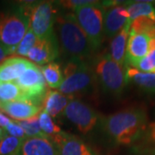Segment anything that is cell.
Masks as SVG:
<instances>
[{"instance_id":"cell-8","label":"cell","mask_w":155,"mask_h":155,"mask_svg":"<svg viewBox=\"0 0 155 155\" xmlns=\"http://www.w3.org/2000/svg\"><path fill=\"white\" fill-rule=\"evenodd\" d=\"M63 114L82 134L92 131L98 122L97 113L88 104L78 99L71 100Z\"/></svg>"},{"instance_id":"cell-14","label":"cell","mask_w":155,"mask_h":155,"mask_svg":"<svg viewBox=\"0 0 155 155\" xmlns=\"http://www.w3.org/2000/svg\"><path fill=\"white\" fill-rule=\"evenodd\" d=\"M151 37L146 34L129 32L126 51L125 67H132L136 61L147 54L150 50Z\"/></svg>"},{"instance_id":"cell-34","label":"cell","mask_w":155,"mask_h":155,"mask_svg":"<svg viewBox=\"0 0 155 155\" xmlns=\"http://www.w3.org/2000/svg\"><path fill=\"white\" fill-rule=\"evenodd\" d=\"M5 133V132L3 130V128H0V143H1V140H2V139H3V136H4Z\"/></svg>"},{"instance_id":"cell-13","label":"cell","mask_w":155,"mask_h":155,"mask_svg":"<svg viewBox=\"0 0 155 155\" xmlns=\"http://www.w3.org/2000/svg\"><path fill=\"white\" fill-rule=\"evenodd\" d=\"M52 142L57 148L58 155H97L83 140L66 132L54 139Z\"/></svg>"},{"instance_id":"cell-18","label":"cell","mask_w":155,"mask_h":155,"mask_svg":"<svg viewBox=\"0 0 155 155\" xmlns=\"http://www.w3.org/2000/svg\"><path fill=\"white\" fill-rule=\"evenodd\" d=\"M126 82L134 84L149 95H155V73L144 72L136 68L125 67Z\"/></svg>"},{"instance_id":"cell-12","label":"cell","mask_w":155,"mask_h":155,"mask_svg":"<svg viewBox=\"0 0 155 155\" xmlns=\"http://www.w3.org/2000/svg\"><path fill=\"white\" fill-rule=\"evenodd\" d=\"M129 22V14L125 5L116 4L105 9L104 18V35L113 38Z\"/></svg>"},{"instance_id":"cell-4","label":"cell","mask_w":155,"mask_h":155,"mask_svg":"<svg viewBox=\"0 0 155 155\" xmlns=\"http://www.w3.org/2000/svg\"><path fill=\"white\" fill-rule=\"evenodd\" d=\"M97 79L107 93L118 97L125 88V67L112 60L109 54L99 55L94 61L92 67Z\"/></svg>"},{"instance_id":"cell-7","label":"cell","mask_w":155,"mask_h":155,"mask_svg":"<svg viewBox=\"0 0 155 155\" xmlns=\"http://www.w3.org/2000/svg\"><path fill=\"white\" fill-rule=\"evenodd\" d=\"M21 11L28 17V27L37 38H46L54 33L56 11L54 4L48 1L24 5Z\"/></svg>"},{"instance_id":"cell-9","label":"cell","mask_w":155,"mask_h":155,"mask_svg":"<svg viewBox=\"0 0 155 155\" xmlns=\"http://www.w3.org/2000/svg\"><path fill=\"white\" fill-rule=\"evenodd\" d=\"M15 82L29 99L43 103L45 95L48 90L41 67L33 63Z\"/></svg>"},{"instance_id":"cell-30","label":"cell","mask_w":155,"mask_h":155,"mask_svg":"<svg viewBox=\"0 0 155 155\" xmlns=\"http://www.w3.org/2000/svg\"><path fill=\"white\" fill-rule=\"evenodd\" d=\"M93 2L94 1H91V0H69V1H61L60 5L63 6L65 9L74 11L81 6L92 4Z\"/></svg>"},{"instance_id":"cell-24","label":"cell","mask_w":155,"mask_h":155,"mask_svg":"<svg viewBox=\"0 0 155 155\" xmlns=\"http://www.w3.org/2000/svg\"><path fill=\"white\" fill-rule=\"evenodd\" d=\"M23 140L5 133L0 143V155H20Z\"/></svg>"},{"instance_id":"cell-20","label":"cell","mask_w":155,"mask_h":155,"mask_svg":"<svg viewBox=\"0 0 155 155\" xmlns=\"http://www.w3.org/2000/svg\"><path fill=\"white\" fill-rule=\"evenodd\" d=\"M129 14V22L139 17H148L155 22V2L153 1H134L126 5Z\"/></svg>"},{"instance_id":"cell-3","label":"cell","mask_w":155,"mask_h":155,"mask_svg":"<svg viewBox=\"0 0 155 155\" xmlns=\"http://www.w3.org/2000/svg\"><path fill=\"white\" fill-rule=\"evenodd\" d=\"M63 75L64 80L59 91L72 97L91 91L97 79L92 67L80 60L68 61L63 69Z\"/></svg>"},{"instance_id":"cell-31","label":"cell","mask_w":155,"mask_h":155,"mask_svg":"<svg viewBox=\"0 0 155 155\" xmlns=\"http://www.w3.org/2000/svg\"><path fill=\"white\" fill-rule=\"evenodd\" d=\"M11 119H9L8 117L5 115H3L0 112V128H5L8 124L11 122Z\"/></svg>"},{"instance_id":"cell-27","label":"cell","mask_w":155,"mask_h":155,"mask_svg":"<svg viewBox=\"0 0 155 155\" xmlns=\"http://www.w3.org/2000/svg\"><path fill=\"white\" fill-rule=\"evenodd\" d=\"M21 126L24 133L26 134V137H46L44 133L41 131L40 123H39V115L38 116L31 117L27 120L22 121H16Z\"/></svg>"},{"instance_id":"cell-25","label":"cell","mask_w":155,"mask_h":155,"mask_svg":"<svg viewBox=\"0 0 155 155\" xmlns=\"http://www.w3.org/2000/svg\"><path fill=\"white\" fill-rule=\"evenodd\" d=\"M129 32L146 34L155 38V22L148 17H139L130 22Z\"/></svg>"},{"instance_id":"cell-16","label":"cell","mask_w":155,"mask_h":155,"mask_svg":"<svg viewBox=\"0 0 155 155\" xmlns=\"http://www.w3.org/2000/svg\"><path fill=\"white\" fill-rule=\"evenodd\" d=\"M20 155H58V151L48 138L28 137L22 142Z\"/></svg>"},{"instance_id":"cell-23","label":"cell","mask_w":155,"mask_h":155,"mask_svg":"<svg viewBox=\"0 0 155 155\" xmlns=\"http://www.w3.org/2000/svg\"><path fill=\"white\" fill-rule=\"evenodd\" d=\"M39 123L41 131L51 141L64 132L54 122L53 118L44 111H41L39 114Z\"/></svg>"},{"instance_id":"cell-10","label":"cell","mask_w":155,"mask_h":155,"mask_svg":"<svg viewBox=\"0 0 155 155\" xmlns=\"http://www.w3.org/2000/svg\"><path fill=\"white\" fill-rule=\"evenodd\" d=\"M59 42L55 33L46 38H37L28 57L35 65L44 66L54 62L59 56Z\"/></svg>"},{"instance_id":"cell-6","label":"cell","mask_w":155,"mask_h":155,"mask_svg":"<svg viewBox=\"0 0 155 155\" xmlns=\"http://www.w3.org/2000/svg\"><path fill=\"white\" fill-rule=\"evenodd\" d=\"M28 28V19L21 11L0 14V44L7 54L16 53Z\"/></svg>"},{"instance_id":"cell-15","label":"cell","mask_w":155,"mask_h":155,"mask_svg":"<svg viewBox=\"0 0 155 155\" xmlns=\"http://www.w3.org/2000/svg\"><path fill=\"white\" fill-rule=\"evenodd\" d=\"M33 63L20 56L5 59L0 64V83L15 82Z\"/></svg>"},{"instance_id":"cell-26","label":"cell","mask_w":155,"mask_h":155,"mask_svg":"<svg viewBox=\"0 0 155 155\" xmlns=\"http://www.w3.org/2000/svg\"><path fill=\"white\" fill-rule=\"evenodd\" d=\"M131 67L144 72L155 73V38L151 39L150 50L147 54L136 61Z\"/></svg>"},{"instance_id":"cell-22","label":"cell","mask_w":155,"mask_h":155,"mask_svg":"<svg viewBox=\"0 0 155 155\" xmlns=\"http://www.w3.org/2000/svg\"><path fill=\"white\" fill-rule=\"evenodd\" d=\"M22 99H29L16 82L0 83V104Z\"/></svg>"},{"instance_id":"cell-5","label":"cell","mask_w":155,"mask_h":155,"mask_svg":"<svg viewBox=\"0 0 155 155\" xmlns=\"http://www.w3.org/2000/svg\"><path fill=\"white\" fill-rule=\"evenodd\" d=\"M105 8L103 4L94 1L74 11L79 26L87 35L95 51L99 48L104 40V18Z\"/></svg>"},{"instance_id":"cell-21","label":"cell","mask_w":155,"mask_h":155,"mask_svg":"<svg viewBox=\"0 0 155 155\" xmlns=\"http://www.w3.org/2000/svg\"><path fill=\"white\" fill-rule=\"evenodd\" d=\"M41 71L45 78L47 84L52 89H59L63 83L64 75L61 67L55 63L51 62L41 67Z\"/></svg>"},{"instance_id":"cell-17","label":"cell","mask_w":155,"mask_h":155,"mask_svg":"<svg viewBox=\"0 0 155 155\" xmlns=\"http://www.w3.org/2000/svg\"><path fill=\"white\" fill-rule=\"evenodd\" d=\"M73 97L61 93L59 91L48 90L42 103V111L48 114L52 118L58 117L64 113L67 104Z\"/></svg>"},{"instance_id":"cell-1","label":"cell","mask_w":155,"mask_h":155,"mask_svg":"<svg viewBox=\"0 0 155 155\" xmlns=\"http://www.w3.org/2000/svg\"><path fill=\"white\" fill-rule=\"evenodd\" d=\"M147 125V113L142 109H128L106 116L102 126L116 143L130 145L144 133Z\"/></svg>"},{"instance_id":"cell-32","label":"cell","mask_w":155,"mask_h":155,"mask_svg":"<svg viewBox=\"0 0 155 155\" xmlns=\"http://www.w3.org/2000/svg\"><path fill=\"white\" fill-rule=\"evenodd\" d=\"M149 134L150 138L155 142V122L151 123L149 125Z\"/></svg>"},{"instance_id":"cell-28","label":"cell","mask_w":155,"mask_h":155,"mask_svg":"<svg viewBox=\"0 0 155 155\" xmlns=\"http://www.w3.org/2000/svg\"><path fill=\"white\" fill-rule=\"evenodd\" d=\"M36 39H37V37L34 34L32 29L28 27L25 35L23 36L22 41H20V43L17 46L15 54H17V55L20 56V57H25V56L28 55L29 50L33 48V46L35 43Z\"/></svg>"},{"instance_id":"cell-33","label":"cell","mask_w":155,"mask_h":155,"mask_svg":"<svg viewBox=\"0 0 155 155\" xmlns=\"http://www.w3.org/2000/svg\"><path fill=\"white\" fill-rule=\"evenodd\" d=\"M7 56H8V54H7L6 51L5 50V48L2 47V45L0 44V64L5 60V58Z\"/></svg>"},{"instance_id":"cell-19","label":"cell","mask_w":155,"mask_h":155,"mask_svg":"<svg viewBox=\"0 0 155 155\" xmlns=\"http://www.w3.org/2000/svg\"><path fill=\"white\" fill-rule=\"evenodd\" d=\"M129 28L130 22H128L119 33L111 39L110 45V56L112 58V60L124 67L126 61V51L127 39L129 35Z\"/></svg>"},{"instance_id":"cell-11","label":"cell","mask_w":155,"mask_h":155,"mask_svg":"<svg viewBox=\"0 0 155 155\" xmlns=\"http://www.w3.org/2000/svg\"><path fill=\"white\" fill-rule=\"evenodd\" d=\"M0 110L16 121L27 120L42 111V103L34 99H22L1 103Z\"/></svg>"},{"instance_id":"cell-29","label":"cell","mask_w":155,"mask_h":155,"mask_svg":"<svg viewBox=\"0 0 155 155\" xmlns=\"http://www.w3.org/2000/svg\"><path fill=\"white\" fill-rule=\"evenodd\" d=\"M5 129L7 132V134L11 135V136L22 139V140H25L27 138L23 129L16 121H11V122L8 124V126Z\"/></svg>"},{"instance_id":"cell-2","label":"cell","mask_w":155,"mask_h":155,"mask_svg":"<svg viewBox=\"0 0 155 155\" xmlns=\"http://www.w3.org/2000/svg\"><path fill=\"white\" fill-rule=\"evenodd\" d=\"M54 26L61 49L71 60L85 61L93 55L95 50L73 13L57 16Z\"/></svg>"}]
</instances>
